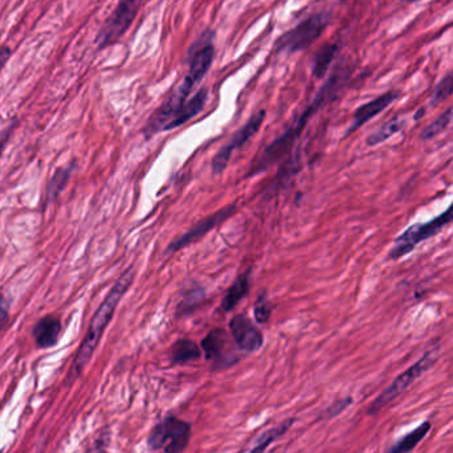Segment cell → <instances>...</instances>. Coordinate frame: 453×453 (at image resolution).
Masks as SVG:
<instances>
[{
	"instance_id": "obj_2",
	"label": "cell",
	"mask_w": 453,
	"mask_h": 453,
	"mask_svg": "<svg viewBox=\"0 0 453 453\" xmlns=\"http://www.w3.org/2000/svg\"><path fill=\"white\" fill-rule=\"evenodd\" d=\"M346 79H347V71L346 69H338V71L335 72L333 76L329 79V81L322 86L318 95H316V98L313 100L311 105L302 113V116L297 119V122L289 130H286V133H284L280 138H277L276 141H273V143H271L262 151V156L259 158V161L253 162L250 174H255V173L265 170L266 167L273 165L274 162L277 159H280L283 155L286 154V151L292 147L293 143L296 142L298 135L304 130L305 125L308 123V119L320 107H323L330 100H333L334 97L338 93L339 88L345 83Z\"/></svg>"
},
{
	"instance_id": "obj_8",
	"label": "cell",
	"mask_w": 453,
	"mask_h": 453,
	"mask_svg": "<svg viewBox=\"0 0 453 453\" xmlns=\"http://www.w3.org/2000/svg\"><path fill=\"white\" fill-rule=\"evenodd\" d=\"M264 119H265V110H260V111L255 113L248 119V122L232 135V138L219 150L217 154L215 155L214 161H212L214 174H222L226 170V165L234 154V151L240 149L241 146H244L257 131L260 130Z\"/></svg>"
},
{
	"instance_id": "obj_21",
	"label": "cell",
	"mask_w": 453,
	"mask_h": 453,
	"mask_svg": "<svg viewBox=\"0 0 453 453\" xmlns=\"http://www.w3.org/2000/svg\"><path fill=\"white\" fill-rule=\"evenodd\" d=\"M453 121V107L447 109L444 113H441L440 116L435 121H432L429 125H427L420 134V138L423 141H431L433 138H436L438 135H440L442 131L447 130V128L451 125Z\"/></svg>"
},
{
	"instance_id": "obj_28",
	"label": "cell",
	"mask_w": 453,
	"mask_h": 453,
	"mask_svg": "<svg viewBox=\"0 0 453 453\" xmlns=\"http://www.w3.org/2000/svg\"><path fill=\"white\" fill-rule=\"evenodd\" d=\"M10 317V304L7 298L0 295V327L8 321Z\"/></svg>"
},
{
	"instance_id": "obj_7",
	"label": "cell",
	"mask_w": 453,
	"mask_h": 453,
	"mask_svg": "<svg viewBox=\"0 0 453 453\" xmlns=\"http://www.w3.org/2000/svg\"><path fill=\"white\" fill-rule=\"evenodd\" d=\"M144 0H121L116 10L109 16L105 24L101 27L95 43L98 48H107L117 43L126 31L130 28Z\"/></svg>"
},
{
	"instance_id": "obj_11",
	"label": "cell",
	"mask_w": 453,
	"mask_h": 453,
	"mask_svg": "<svg viewBox=\"0 0 453 453\" xmlns=\"http://www.w3.org/2000/svg\"><path fill=\"white\" fill-rule=\"evenodd\" d=\"M399 97H400V92L388 90V92H386L383 95H378L377 98L371 100L369 102H366L365 105L358 107L356 113H354L353 125L347 131V134H351V133L358 130L359 128H362L365 123L369 122L370 119H374L375 116H378L379 113H381L384 109L390 107Z\"/></svg>"
},
{
	"instance_id": "obj_12",
	"label": "cell",
	"mask_w": 453,
	"mask_h": 453,
	"mask_svg": "<svg viewBox=\"0 0 453 453\" xmlns=\"http://www.w3.org/2000/svg\"><path fill=\"white\" fill-rule=\"evenodd\" d=\"M215 58V48L211 43L204 44L196 49L190 62V69L187 72L184 80L190 81L192 86H198L207 72L210 71Z\"/></svg>"
},
{
	"instance_id": "obj_25",
	"label": "cell",
	"mask_w": 453,
	"mask_h": 453,
	"mask_svg": "<svg viewBox=\"0 0 453 453\" xmlns=\"http://www.w3.org/2000/svg\"><path fill=\"white\" fill-rule=\"evenodd\" d=\"M110 442V432L109 429H102L92 444L88 447L85 453H107V447Z\"/></svg>"
},
{
	"instance_id": "obj_30",
	"label": "cell",
	"mask_w": 453,
	"mask_h": 453,
	"mask_svg": "<svg viewBox=\"0 0 453 453\" xmlns=\"http://www.w3.org/2000/svg\"><path fill=\"white\" fill-rule=\"evenodd\" d=\"M11 49L8 47L0 48V72L4 68L6 62L11 58Z\"/></svg>"
},
{
	"instance_id": "obj_32",
	"label": "cell",
	"mask_w": 453,
	"mask_h": 453,
	"mask_svg": "<svg viewBox=\"0 0 453 453\" xmlns=\"http://www.w3.org/2000/svg\"><path fill=\"white\" fill-rule=\"evenodd\" d=\"M0 453H1V452H0Z\"/></svg>"
},
{
	"instance_id": "obj_19",
	"label": "cell",
	"mask_w": 453,
	"mask_h": 453,
	"mask_svg": "<svg viewBox=\"0 0 453 453\" xmlns=\"http://www.w3.org/2000/svg\"><path fill=\"white\" fill-rule=\"evenodd\" d=\"M338 52V46L337 44H325L323 47L317 52V55L313 59V65H311V73L316 79H322L327 69L330 68L334 58Z\"/></svg>"
},
{
	"instance_id": "obj_17",
	"label": "cell",
	"mask_w": 453,
	"mask_h": 453,
	"mask_svg": "<svg viewBox=\"0 0 453 453\" xmlns=\"http://www.w3.org/2000/svg\"><path fill=\"white\" fill-rule=\"evenodd\" d=\"M250 272H245V273L238 276V280L228 289L226 297L223 298L222 309L224 310V311H229V310L234 309L238 305V302L250 293Z\"/></svg>"
},
{
	"instance_id": "obj_20",
	"label": "cell",
	"mask_w": 453,
	"mask_h": 453,
	"mask_svg": "<svg viewBox=\"0 0 453 453\" xmlns=\"http://www.w3.org/2000/svg\"><path fill=\"white\" fill-rule=\"evenodd\" d=\"M201 354L202 351L199 346L187 338L179 339L178 342H175V345L173 346V362L177 365L195 360L201 358Z\"/></svg>"
},
{
	"instance_id": "obj_14",
	"label": "cell",
	"mask_w": 453,
	"mask_h": 453,
	"mask_svg": "<svg viewBox=\"0 0 453 453\" xmlns=\"http://www.w3.org/2000/svg\"><path fill=\"white\" fill-rule=\"evenodd\" d=\"M36 345L40 349H49L56 345L61 334V321L55 316H46L34 327Z\"/></svg>"
},
{
	"instance_id": "obj_18",
	"label": "cell",
	"mask_w": 453,
	"mask_h": 453,
	"mask_svg": "<svg viewBox=\"0 0 453 453\" xmlns=\"http://www.w3.org/2000/svg\"><path fill=\"white\" fill-rule=\"evenodd\" d=\"M405 119L395 116L393 119L386 121L378 130L374 131L372 134H370L366 140L367 146H378L381 143H384L387 140H390L393 135L399 134L400 131L405 129Z\"/></svg>"
},
{
	"instance_id": "obj_4",
	"label": "cell",
	"mask_w": 453,
	"mask_h": 453,
	"mask_svg": "<svg viewBox=\"0 0 453 453\" xmlns=\"http://www.w3.org/2000/svg\"><path fill=\"white\" fill-rule=\"evenodd\" d=\"M438 353H439V349L438 347L429 349L428 351H426L424 356L420 358V359H417V362L412 366H410L400 375H398L393 379V383L387 388H384L379 393V396L371 403L369 408V415H377V414H379L383 408H386L399 395L405 393V390L414 381L419 379L423 374H426L433 366V363L438 360Z\"/></svg>"
},
{
	"instance_id": "obj_16",
	"label": "cell",
	"mask_w": 453,
	"mask_h": 453,
	"mask_svg": "<svg viewBox=\"0 0 453 453\" xmlns=\"http://www.w3.org/2000/svg\"><path fill=\"white\" fill-rule=\"evenodd\" d=\"M432 428V424L429 421L421 423L419 427L408 432L402 439L396 441L393 447H390L384 453H410L412 452L417 447V444L423 440L429 431Z\"/></svg>"
},
{
	"instance_id": "obj_26",
	"label": "cell",
	"mask_w": 453,
	"mask_h": 453,
	"mask_svg": "<svg viewBox=\"0 0 453 453\" xmlns=\"http://www.w3.org/2000/svg\"><path fill=\"white\" fill-rule=\"evenodd\" d=\"M271 305L269 301L265 297V295H262L260 297L257 298L256 304H255V318L259 323H265L271 318Z\"/></svg>"
},
{
	"instance_id": "obj_5",
	"label": "cell",
	"mask_w": 453,
	"mask_h": 453,
	"mask_svg": "<svg viewBox=\"0 0 453 453\" xmlns=\"http://www.w3.org/2000/svg\"><path fill=\"white\" fill-rule=\"evenodd\" d=\"M191 435L192 426L189 421L170 415L153 427L147 438V444L154 451L163 449L165 453H182L187 448Z\"/></svg>"
},
{
	"instance_id": "obj_10",
	"label": "cell",
	"mask_w": 453,
	"mask_h": 453,
	"mask_svg": "<svg viewBox=\"0 0 453 453\" xmlns=\"http://www.w3.org/2000/svg\"><path fill=\"white\" fill-rule=\"evenodd\" d=\"M229 330L238 349L248 353H255L262 349L264 344L262 333L245 316H235L229 322Z\"/></svg>"
},
{
	"instance_id": "obj_1",
	"label": "cell",
	"mask_w": 453,
	"mask_h": 453,
	"mask_svg": "<svg viewBox=\"0 0 453 453\" xmlns=\"http://www.w3.org/2000/svg\"><path fill=\"white\" fill-rule=\"evenodd\" d=\"M133 280H134V269L129 268L125 273L121 274V277L116 281V284L111 286L104 302L95 311L90 325L88 327V332L85 334L83 344L80 346L76 357L73 359L69 374L67 377L68 383L76 381L81 375L83 370L88 365V362L90 360L97 346L100 344L107 325L111 321L116 309L119 306V301L122 299L125 293L128 292V289L130 288Z\"/></svg>"
},
{
	"instance_id": "obj_3",
	"label": "cell",
	"mask_w": 453,
	"mask_h": 453,
	"mask_svg": "<svg viewBox=\"0 0 453 453\" xmlns=\"http://www.w3.org/2000/svg\"><path fill=\"white\" fill-rule=\"evenodd\" d=\"M451 223H453V203L435 219L407 226L405 231L393 240V247L388 252V259L390 260L403 259L412 250H415L419 244L436 236Z\"/></svg>"
},
{
	"instance_id": "obj_15",
	"label": "cell",
	"mask_w": 453,
	"mask_h": 453,
	"mask_svg": "<svg viewBox=\"0 0 453 453\" xmlns=\"http://www.w3.org/2000/svg\"><path fill=\"white\" fill-rule=\"evenodd\" d=\"M207 95H207V90H205V89L198 90V92H196V95H194L192 98H190V100L184 104V107H182V110L179 111L178 116L167 125L165 131L179 128L180 125L186 123V122H187V121H190L192 117H195V116L202 110L204 105H205Z\"/></svg>"
},
{
	"instance_id": "obj_24",
	"label": "cell",
	"mask_w": 453,
	"mask_h": 453,
	"mask_svg": "<svg viewBox=\"0 0 453 453\" xmlns=\"http://www.w3.org/2000/svg\"><path fill=\"white\" fill-rule=\"evenodd\" d=\"M68 179H69V171L68 170H64V168L59 170L53 175V178H52L50 183H49V187H48V198L53 201L59 195L60 192H61V190L65 187Z\"/></svg>"
},
{
	"instance_id": "obj_23",
	"label": "cell",
	"mask_w": 453,
	"mask_h": 453,
	"mask_svg": "<svg viewBox=\"0 0 453 453\" xmlns=\"http://www.w3.org/2000/svg\"><path fill=\"white\" fill-rule=\"evenodd\" d=\"M453 93V71L449 72L445 77H442L440 83L435 86L433 95H432V102L440 104Z\"/></svg>"
},
{
	"instance_id": "obj_27",
	"label": "cell",
	"mask_w": 453,
	"mask_h": 453,
	"mask_svg": "<svg viewBox=\"0 0 453 453\" xmlns=\"http://www.w3.org/2000/svg\"><path fill=\"white\" fill-rule=\"evenodd\" d=\"M351 403H353V399L351 398H345V399H339V400L334 402L333 405H329L323 411V419H332V417L339 415Z\"/></svg>"
},
{
	"instance_id": "obj_22",
	"label": "cell",
	"mask_w": 453,
	"mask_h": 453,
	"mask_svg": "<svg viewBox=\"0 0 453 453\" xmlns=\"http://www.w3.org/2000/svg\"><path fill=\"white\" fill-rule=\"evenodd\" d=\"M293 423H295V420H293V419H289V420L284 421L283 424H280V426H277V427H274V428L266 431V432L262 435V438H260L259 442L256 444V447L250 451V453H265L266 448H268V447H269L274 440H277L278 438H281V436L285 433L286 431L293 426Z\"/></svg>"
},
{
	"instance_id": "obj_9",
	"label": "cell",
	"mask_w": 453,
	"mask_h": 453,
	"mask_svg": "<svg viewBox=\"0 0 453 453\" xmlns=\"http://www.w3.org/2000/svg\"><path fill=\"white\" fill-rule=\"evenodd\" d=\"M235 211H236V205L231 204V205H226L224 208L219 210L217 212L204 217L201 222H198L195 226H192L190 231H187L184 235L179 236L175 241H173L168 245V250L177 252V250L187 247L191 243L199 240L205 234H208L211 229H214L215 226L222 224L228 217H231L232 215L235 214Z\"/></svg>"
},
{
	"instance_id": "obj_6",
	"label": "cell",
	"mask_w": 453,
	"mask_h": 453,
	"mask_svg": "<svg viewBox=\"0 0 453 453\" xmlns=\"http://www.w3.org/2000/svg\"><path fill=\"white\" fill-rule=\"evenodd\" d=\"M330 22V15L318 12L285 32L276 43L277 53H295L310 47L323 34Z\"/></svg>"
},
{
	"instance_id": "obj_13",
	"label": "cell",
	"mask_w": 453,
	"mask_h": 453,
	"mask_svg": "<svg viewBox=\"0 0 453 453\" xmlns=\"http://www.w3.org/2000/svg\"><path fill=\"white\" fill-rule=\"evenodd\" d=\"M229 347L228 335L223 329H216L208 334L202 342V349L204 356L208 360H214L215 365L223 363L228 365V354L226 350Z\"/></svg>"
},
{
	"instance_id": "obj_29",
	"label": "cell",
	"mask_w": 453,
	"mask_h": 453,
	"mask_svg": "<svg viewBox=\"0 0 453 453\" xmlns=\"http://www.w3.org/2000/svg\"><path fill=\"white\" fill-rule=\"evenodd\" d=\"M12 134V128H8L7 130L3 131L1 134H0V156H1V154H3V151H4V149H6V146L8 144V141H10V137H11Z\"/></svg>"
},
{
	"instance_id": "obj_31",
	"label": "cell",
	"mask_w": 453,
	"mask_h": 453,
	"mask_svg": "<svg viewBox=\"0 0 453 453\" xmlns=\"http://www.w3.org/2000/svg\"><path fill=\"white\" fill-rule=\"evenodd\" d=\"M405 1H408V3H417V1H420V0H405Z\"/></svg>"
}]
</instances>
